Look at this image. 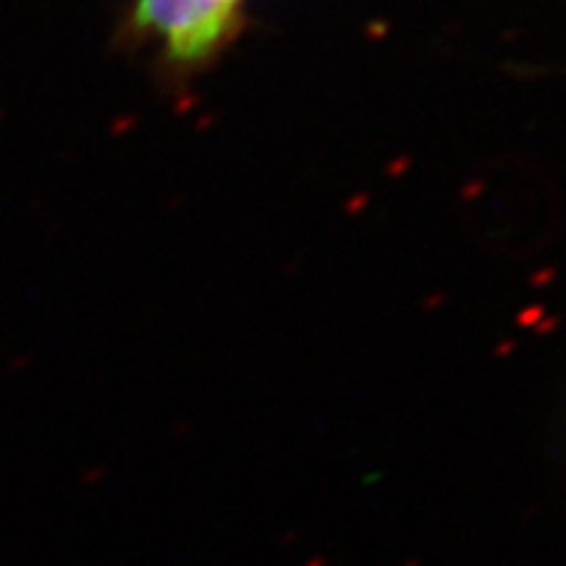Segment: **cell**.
Wrapping results in <instances>:
<instances>
[{
    "mask_svg": "<svg viewBox=\"0 0 566 566\" xmlns=\"http://www.w3.org/2000/svg\"><path fill=\"white\" fill-rule=\"evenodd\" d=\"M239 0H137L134 21L166 42L174 63H200L231 38Z\"/></svg>",
    "mask_w": 566,
    "mask_h": 566,
    "instance_id": "obj_1",
    "label": "cell"
}]
</instances>
